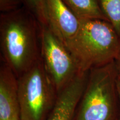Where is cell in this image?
I'll list each match as a JSON object with an SVG mask.
<instances>
[{
    "instance_id": "7c38bea8",
    "label": "cell",
    "mask_w": 120,
    "mask_h": 120,
    "mask_svg": "<svg viewBox=\"0 0 120 120\" xmlns=\"http://www.w3.org/2000/svg\"><path fill=\"white\" fill-rule=\"evenodd\" d=\"M22 0H0L1 13L13 11L22 7Z\"/></svg>"
},
{
    "instance_id": "277c9868",
    "label": "cell",
    "mask_w": 120,
    "mask_h": 120,
    "mask_svg": "<svg viewBox=\"0 0 120 120\" xmlns=\"http://www.w3.org/2000/svg\"><path fill=\"white\" fill-rule=\"evenodd\" d=\"M17 81L21 120H46L58 92L41 57L19 76Z\"/></svg>"
},
{
    "instance_id": "ba28073f",
    "label": "cell",
    "mask_w": 120,
    "mask_h": 120,
    "mask_svg": "<svg viewBox=\"0 0 120 120\" xmlns=\"http://www.w3.org/2000/svg\"><path fill=\"white\" fill-rule=\"evenodd\" d=\"M0 120H21L17 77L3 62L0 67Z\"/></svg>"
},
{
    "instance_id": "8992f818",
    "label": "cell",
    "mask_w": 120,
    "mask_h": 120,
    "mask_svg": "<svg viewBox=\"0 0 120 120\" xmlns=\"http://www.w3.org/2000/svg\"><path fill=\"white\" fill-rule=\"evenodd\" d=\"M87 72H81L58 93L55 106L46 120H75L79 100L86 88Z\"/></svg>"
},
{
    "instance_id": "8fae6325",
    "label": "cell",
    "mask_w": 120,
    "mask_h": 120,
    "mask_svg": "<svg viewBox=\"0 0 120 120\" xmlns=\"http://www.w3.org/2000/svg\"><path fill=\"white\" fill-rule=\"evenodd\" d=\"M23 6L36 19L40 25L49 26L46 0H22Z\"/></svg>"
},
{
    "instance_id": "5bb4252c",
    "label": "cell",
    "mask_w": 120,
    "mask_h": 120,
    "mask_svg": "<svg viewBox=\"0 0 120 120\" xmlns=\"http://www.w3.org/2000/svg\"><path fill=\"white\" fill-rule=\"evenodd\" d=\"M117 92L119 98L120 103V77L118 75L117 79Z\"/></svg>"
},
{
    "instance_id": "3957f363",
    "label": "cell",
    "mask_w": 120,
    "mask_h": 120,
    "mask_svg": "<svg viewBox=\"0 0 120 120\" xmlns=\"http://www.w3.org/2000/svg\"><path fill=\"white\" fill-rule=\"evenodd\" d=\"M117 77L114 62L90 70L75 120H120Z\"/></svg>"
},
{
    "instance_id": "4fadbf2b",
    "label": "cell",
    "mask_w": 120,
    "mask_h": 120,
    "mask_svg": "<svg viewBox=\"0 0 120 120\" xmlns=\"http://www.w3.org/2000/svg\"><path fill=\"white\" fill-rule=\"evenodd\" d=\"M114 63H115V67H116V71L117 72L118 75L120 77V50L116 58L114 61Z\"/></svg>"
},
{
    "instance_id": "9c48e42d",
    "label": "cell",
    "mask_w": 120,
    "mask_h": 120,
    "mask_svg": "<svg viewBox=\"0 0 120 120\" xmlns=\"http://www.w3.org/2000/svg\"><path fill=\"white\" fill-rule=\"evenodd\" d=\"M64 1L80 20L101 19L108 21L98 0H64Z\"/></svg>"
},
{
    "instance_id": "5b68a950",
    "label": "cell",
    "mask_w": 120,
    "mask_h": 120,
    "mask_svg": "<svg viewBox=\"0 0 120 120\" xmlns=\"http://www.w3.org/2000/svg\"><path fill=\"white\" fill-rule=\"evenodd\" d=\"M40 35L42 61L58 92L81 71L72 53L49 27L40 25Z\"/></svg>"
},
{
    "instance_id": "52a82bcc",
    "label": "cell",
    "mask_w": 120,
    "mask_h": 120,
    "mask_svg": "<svg viewBox=\"0 0 120 120\" xmlns=\"http://www.w3.org/2000/svg\"><path fill=\"white\" fill-rule=\"evenodd\" d=\"M46 5L48 27L66 45L77 34L81 20L64 0H46Z\"/></svg>"
},
{
    "instance_id": "6da1fadb",
    "label": "cell",
    "mask_w": 120,
    "mask_h": 120,
    "mask_svg": "<svg viewBox=\"0 0 120 120\" xmlns=\"http://www.w3.org/2000/svg\"><path fill=\"white\" fill-rule=\"evenodd\" d=\"M0 45L2 62L17 78L41 57L40 25L24 6L1 13Z\"/></svg>"
},
{
    "instance_id": "30bf717a",
    "label": "cell",
    "mask_w": 120,
    "mask_h": 120,
    "mask_svg": "<svg viewBox=\"0 0 120 120\" xmlns=\"http://www.w3.org/2000/svg\"><path fill=\"white\" fill-rule=\"evenodd\" d=\"M103 14L120 38V0H98Z\"/></svg>"
},
{
    "instance_id": "7a4b0ae2",
    "label": "cell",
    "mask_w": 120,
    "mask_h": 120,
    "mask_svg": "<svg viewBox=\"0 0 120 120\" xmlns=\"http://www.w3.org/2000/svg\"><path fill=\"white\" fill-rule=\"evenodd\" d=\"M81 72L114 62L120 50V38L109 22L81 20L76 35L65 45Z\"/></svg>"
}]
</instances>
